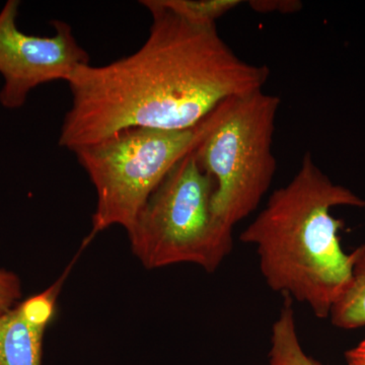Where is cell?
<instances>
[{
	"instance_id": "obj_10",
	"label": "cell",
	"mask_w": 365,
	"mask_h": 365,
	"mask_svg": "<svg viewBox=\"0 0 365 365\" xmlns=\"http://www.w3.org/2000/svg\"><path fill=\"white\" fill-rule=\"evenodd\" d=\"M158 4L197 26H216V21L241 6V0H157Z\"/></svg>"
},
{
	"instance_id": "obj_4",
	"label": "cell",
	"mask_w": 365,
	"mask_h": 365,
	"mask_svg": "<svg viewBox=\"0 0 365 365\" xmlns=\"http://www.w3.org/2000/svg\"><path fill=\"white\" fill-rule=\"evenodd\" d=\"M215 182L193 151L170 170L127 232L146 269L193 264L215 273L234 248L232 228L213 212Z\"/></svg>"
},
{
	"instance_id": "obj_12",
	"label": "cell",
	"mask_w": 365,
	"mask_h": 365,
	"mask_svg": "<svg viewBox=\"0 0 365 365\" xmlns=\"http://www.w3.org/2000/svg\"><path fill=\"white\" fill-rule=\"evenodd\" d=\"M249 6L259 14H290L299 13L302 2L299 0H252Z\"/></svg>"
},
{
	"instance_id": "obj_8",
	"label": "cell",
	"mask_w": 365,
	"mask_h": 365,
	"mask_svg": "<svg viewBox=\"0 0 365 365\" xmlns=\"http://www.w3.org/2000/svg\"><path fill=\"white\" fill-rule=\"evenodd\" d=\"M283 297L284 302L271 333L269 365H324L304 352L297 335L294 300Z\"/></svg>"
},
{
	"instance_id": "obj_13",
	"label": "cell",
	"mask_w": 365,
	"mask_h": 365,
	"mask_svg": "<svg viewBox=\"0 0 365 365\" xmlns=\"http://www.w3.org/2000/svg\"><path fill=\"white\" fill-rule=\"evenodd\" d=\"M347 365H365V337L345 353Z\"/></svg>"
},
{
	"instance_id": "obj_11",
	"label": "cell",
	"mask_w": 365,
	"mask_h": 365,
	"mask_svg": "<svg viewBox=\"0 0 365 365\" xmlns=\"http://www.w3.org/2000/svg\"><path fill=\"white\" fill-rule=\"evenodd\" d=\"M21 283L18 275L0 269V316L20 304Z\"/></svg>"
},
{
	"instance_id": "obj_3",
	"label": "cell",
	"mask_w": 365,
	"mask_h": 365,
	"mask_svg": "<svg viewBox=\"0 0 365 365\" xmlns=\"http://www.w3.org/2000/svg\"><path fill=\"white\" fill-rule=\"evenodd\" d=\"M280 103L277 96L257 91L228 98L205 118V132L193 153L215 182L213 212L232 230L259 207L272 184Z\"/></svg>"
},
{
	"instance_id": "obj_9",
	"label": "cell",
	"mask_w": 365,
	"mask_h": 365,
	"mask_svg": "<svg viewBox=\"0 0 365 365\" xmlns=\"http://www.w3.org/2000/svg\"><path fill=\"white\" fill-rule=\"evenodd\" d=\"M331 323L342 330L365 326V245L355 251L351 280L331 309Z\"/></svg>"
},
{
	"instance_id": "obj_7",
	"label": "cell",
	"mask_w": 365,
	"mask_h": 365,
	"mask_svg": "<svg viewBox=\"0 0 365 365\" xmlns=\"http://www.w3.org/2000/svg\"><path fill=\"white\" fill-rule=\"evenodd\" d=\"M69 268L52 287L0 316V365H42L45 333Z\"/></svg>"
},
{
	"instance_id": "obj_1",
	"label": "cell",
	"mask_w": 365,
	"mask_h": 365,
	"mask_svg": "<svg viewBox=\"0 0 365 365\" xmlns=\"http://www.w3.org/2000/svg\"><path fill=\"white\" fill-rule=\"evenodd\" d=\"M140 4L153 20L145 43L107 66H81L67 81L62 148L74 151L126 129L193 128L225 101L267 83L269 67L240 58L216 26L189 23L157 0Z\"/></svg>"
},
{
	"instance_id": "obj_6",
	"label": "cell",
	"mask_w": 365,
	"mask_h": 365,
	"mask_svg": "<svg viewBox=\"0 0 365 365\" xmlns=\"http://www.w3.org/2000/svg\"><path fill=\"white\" fill-rule=\"evenodd\" d=\"M20 4L7 0L0 11V104L9 110L23 107L38 86L55 81L67 83L76 69L91 64L90 55L66 21H52L55 33L50 37L21 32L16 24Z\"/></svg>"
},
{
	"instance_id": "obj_2",
	"label": "cell",
	"mask_w": 365,
	"mask_h": 365,
	"mask_svg": "<svg viewBox=\"0 0 365 365\" xmlns=\"http://www.w3.org/2000/svg\"><path fill=\"white\" fill-rule=\"evenodd\" d=\"M365 209V200L335 184L309 151L292 181L275 190L258 216L240 235L253 245L265 282L273 292L306 304L329 318L351 280L355 251L346 254L338 232L343 223L334 207Z\"/></svg>"
},
{
	"instance_id": "obj_5",
	"label": "cell",
	"mask_w": 365,
	"mask_h": 365,
	"mask_svg": "<svg viewBox=\"0 0 365 365\" xmlns=\"http://www.w3.org/2000/svg\"><path fill=\"white\" fill-rule=\"evenodd\" d=\"M204 132L205 119L186 130L131 128L74 150L97 194L85 245L115 225L130 230L151 194Z\"/></svg>"
}]
</instances>
